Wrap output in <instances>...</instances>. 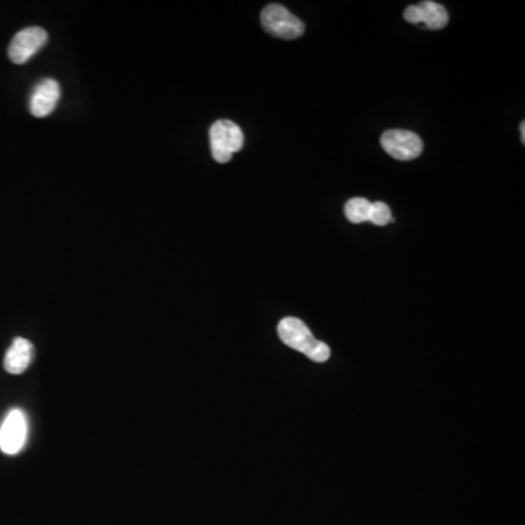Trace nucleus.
Masks as SVG:
<instances>
[{"label":"nucleus","mask_w":525,"mask_h":525,"mask_svg":"<svg viewBox=\"0 0 525 525\" xmlns=\"http://www.w3.org/2000/svg\"><path fill=\"white\" fill-rule=\"evenodd\" d=\"M280 341L289 348L301 352L314 362H325L330 358V349L327 344L318 342L311 334L305 323L298 318L286 317L277 325Z\"/></svg>","instance_id":"f257e3e1"},{"label":"nucleus","mask_w":525,"mask_h":525,"mask_svg":"<svg viewBox=\"0 0 525 525\" xmlns=\"http://www.w3.org/2000/svg\"><path fill=\"white\" fill-rule=\"evenodd\" d=\"M211 149L216 163L227 164L244 145V135L241 127L234 121L220 120L211 127Z\"/></svg>","instance_id":"f03ea898"},{"label":"nucleus","mask_w":525,"mask_h":525,"mask_svg":"<svg viewBox=\"0 0 525 525\" xmlns=\"http://www.w3.org/2000/svg\"><path fill=\"white\" fill-rule=\"evenodd\" d=\"M261 25L267 31L268 34L282 40H295L301 37L305 31L301 19L292 15L282 5H268L261 12Z\"/></svg>","instance_id":"7ed1b4c3"},{"label":"nucleus","mask_w":525,"mask_h":525,"mask_svg":"<svg viewBox=\"0 0 525 525\" xmlns=\"http://www.w3.org/2000/svg\"><path fill=\"white\" fill-rule=\"evenodd\" d=\"M27 416L21 408H14L0 427V450L8 455H15L27 443Z\"/></svg>","instance_id":"20e7f679"},{"label":"nucleus","mask_w":525,"mask_h":525,"mask_svg":"<svg viewBox=\"0 0 525 525\" xmlns=\"http://www.w3.org/2000/svg\"><path fill=\"white\" fill-rule=\"evenodd\" d=\"M47 42H49V34L42 28L30 27L21 30L15 37L12 38L9 44V59L15 65H23L46 46Z\"/></svg>","instance_id":"39448f33"},{"label":"nucleus","mask_w":525,"mask_h":525,"mask_svg":"<svg viewBox=\"0 0 525 525\" xmlns=\"http://www.w3.org/2000/svg\"><path fill=\"white\" fill-rule=\"evenodd\" d=\"M384 151L398 161H412L424 151V144L417 135L408 130H387L381 137Z\"/></svg>","instance_id":"423d86ee"},{"label":"nucleus","mask_w":525,"mask_h":525,"mask_svg":"<svg viewBox=\"0 0 525 525\" xmlns=\"http://www.w3.org/2000/svg\"><path fill=\"white\" fill-rule=\"evenodd\" d=\"M61 99V85L54 80H44L38 83L31 95L30 111L35 117H47L53 113Z\"/></svg>","instance_id":"0eeeda50"},{"label":"nucleus","mask_w":525,"mask_h":525,"mask_svg":"<svg viewBox=\"0 0 525 525\" xmlns=\"http://www.w3.org/2000/svg\"><path fill=\"white\" fill-rule=\"evenodd\" d=\"M34 358V346L23 337H16L5 356V370L9 374L19 375L25 372Z\"/></svg>","instance_id":"6e6552de"},{"label":"nucleus","mask_w":525,"mask_h":525,"mask_svg":"<svg viewBox=\"0 0 525 525\" xmlns=\"http://www.w3.org/2000/svg\"><path fill=\"white\" fill-rule=\"evenodd\" d=\"M420 9V15H422V25L429 28V30H443L448 23V12L444 8L443 5L435 4L431 0L422 2L417 5Z\"/></svg>","instance_id":"1a4fd4ad"},{"label":"nucleus","mask_w":525,"mask_h":525,"mask_svg":"<svg viewBox=\"0 0 525 525\" xmlns=\"http://www.w3.org/2000/svg\"><path fill=\"white\" fill-rule=\"evenodd\" d=\"M370 208H372V203L368 199L355 197V199H351L348 203L344 204V215L348 218L349 222L352 223L368 222L370 220Z\"/></svg>","instance_id":"9d476101"},{"label":"nucleus","mask_w":525,"mask_h":525,"mask_svg":"<svg viewBox=\"0 0 525 525\" xmlns=\"http://www.w3.org/2000/svg\"><path fill=\"white\" fill-rule=\"evenodd\" d=\"M393 218H391V211H389V206L382 202H377V203H372V208H370V222L378 225V227H386L389 222H393Z\"/></svg>","instance_id":"9b49d317"},{"label":"nucleus","mask_w":525,"mask_h":525,"mask_svg":"<svg viewBox=\"0 0 525 525\" xmlns=\"http://www.w3.org/2000/svg\"><path fill=\"white\" fill-rule=\"evenodd\" d=\"M405 19L408 23H422V15H420V9L417 5L416 6H408L405 12Z\"/></svg>","instance_id":"f8f14e48"},{"label":"nucleus","mask_w":525,"mask_h":525,"mask_svg":"<svg viewBox=\"0 0 525 525\" xmlns=\"http://www.w3.org/2000/svg\"><path fill=\"white\" fill-rule=\"evenodd\" d=\"M521 139L525 142V123H521Z\"/></svg>","instance_id":"ddd939ff"}]
</instances>
